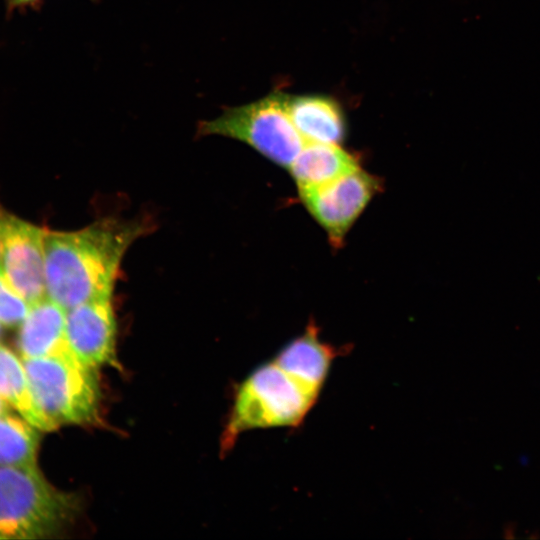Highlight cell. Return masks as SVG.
I'll list each match as a JSON object with an SVG mask.
<instances>
[{"mask_svg": "<svg viewBox=\"0 0 540 540\" xmlns=\"http://www.w3.org/2000/svg\"><path fill=\"white\" fill-rule=\"evenodd\" d=\"M30 306L10 286L0 269V324L7 328L20 326L26 318Z\"/></svg>", "mask_w": 540, "mask_h": 540, "instance_id": "15", "label": "cell"}, {"mask_svg": "<svg viewBox=\"0 0 540 540\" xmlns=\"http://www.w3.org/2000/svg\"><path fill=\"white\" fill-rule=\"evenodd\" d=\"M322 389L274 359L259 366L237 391L227 441L249 429L298 427L316 404Z\"/></svg>", "mask_w": 540, "mask_h": 540, "instance_id": "3", "label": "cell"}, {"mask_svg": "<svg viewBox=\"0 0 540 540\" xmlns=\"http://www.w3.org/2000/svg\"><path fill=\"white\" fill-rule=\"evenodd\" d=\"M149 229L147 220L104 218L76 231L47 230V297L65 310L112 297L126 252Z\"/></svg>", "mask_w": 540, "mask_h": 540, "instance_id": "1", "label": "cell"}, {"mask_svg": "<svg viewBox=\"0 0 540 540\" xmlns=\"http://www.w3.org/2000/svg\"><path fill=\"white\" fill-rule=\"evenodd\" d=\"M21 358L71 352L66 337V310L48 297L30 306L16 339Z\"/></svg>", "mask_w": 540, "mask_h": 540, "instance_id": "9", "label": "cell"}, {"mask_svg": "<svg viewBox=\"0 0 540 540\" xmlns=\"http://www.w3.org/2000/svg\"><path fill=\"white\" fill-rule=\"evenodd\" d=\"M66 337L73 355L98 368L116 363V319L112 297L85 302L66 310Z\"/></svg>", "mask_w": 540, "mask_h": 540, "instance_id": "8", "label": "cell"}, {"mask_svg": "<svg viewBox=\"0 0 540 540\" xmlns=\"http://www.w3.org/2000/svg\"><path fill=\"white\" fill-rule=\"evenodd\" d=\"M359 167L340 144L305 142L288 171L299 190L327 184Z\"/></svg>", "mask_w": 540, "mask_h": 540, "instance_id": "11", "label": "cell"}, {"mask_svg": "<svg viewBox=\"0 0 540 540\" xmlns=\"http://www.w3.org/2000/svg\"><path fill=\"white\" fill-rule=\"evenodd\" d=\"M46 232L47 229L7 211L1 224V271L10 286L30 305L47 297Z\"/></svg>", "mask_w": 540, "mask_h": 540, "instance_id": "7", "label": "cell"}, {"mask_svg": "<svg viewBox=\"0 0 540 540\" xmlns=\"http://www.w3.org/2000/svg\"><path fill=\"white\" fill-rule=\"evenodd\" d=\"M381 188L378 177L359 167L327 184L298 191L301 202L324 229L330 244L339 248L352 225Z\"/></svg>", "mask_w": 540, "mask_h": 540, "instance_id": "6", "label": "cell"}, {"mask_svg": "<svg viewBox=\"0 0 540 540\" xmlns=\"http://www.w3.org/2000/svg\"><path fill=\"white\" fill-rule=\"evenodd\" d=\"M14 2H17V3H27V2H31V1H34V0H13Z\"/></svg>", "mask_w": 540, "mask_h": 540, "instance_id": "18", "label": "cell"}, {"mask_svg": "<svg viewBox=\"0 0 540 540\" xmlns=\"http://www.w3.org/2000/svg\"><path fill=\"white\" fill-rule=\"evenodd\" d=\"M343 349L323 342L317 325L311 322L273 359L282 367L323 388L334 359L342 354Z\"/></svg>", "mask_w": 540, "mask_h": 540, "instance_id": "12", "label": "cell"}, {"mask_svg": "<svg viewBox=\"0 0 540 540\" xmlns=\"http://www.w3.org/2000/svg\"><path fill=\"white\" fill-rule=\"evenodd\" d=\"M10 405L0 396V416L10 413Z\"/></svg>", "mask_w": 540, "mask_h": 540, "instance_id": "16", "label": "cell"}, {"mask_svg": "<svg viewBox=\"0 0 540 540\" xmlns=\"http://www.w3.org/2000/svg\"><path fill=\"white\" fill-rule=\"evenodd\" d=\"M2 335H3V329H2V325L0 324V340L2 338Z\"/></svg>", "mask_w": 540, "mask_h": 540, "instance_id": "19", "label": "cell"}, {"mask_svg": "<svg viewBox=\"0 0 540 540\" xmlns=\"http://www.w3.org/2000/svg\"><path fill=\"white\" fill-rule=\"evenodd\" d=\"M6 211L4 208L0 205V269H1V253H2V243H1V224L4 218Z\"/></svg>", "mask_w": 540, "mask_h": 540, "instance_id": "17", "label": "cell"}, {"mask_svg": "<svg viewBox=\"0 0 540 540\" xmlns=\"http://www.w3.org/2000/svg\"><path fill=\"white\" fill-rule=\"evenodd\" d=\"M33 400L49 431L97 420L100 387L96 369L72 352L22 358Z\"/></svg>", "mask_w": 540, "mask_h": 540, "instance_id": "4", "label": "cell"}, {"mask_svg": "<svg viewBox=\"0 0 540 540\" xmlns=\"http://www.w3.org/2000/svg\"><path fill=\"white\" fill-rule=\"evenodd\" d=\"M287 99L288 94L273 91L257 101L226 109L219 117L203 121L198 132L241 141L288 170L305 141L289 116Z\"/></svg>", "mask_w": 540, "mask_h": 540, "instance_id": "5", "label": "cell"}, {"mask_svg": "<svg viewBox=\"0 0 540 540\" xmlns=\"http://www.w3.org/2000/svg\"><path fill=\"white\" fill-rule=\"evenodd\" d=\"M0 396L38 430L49 431L33 400L23 362L10 348L2 344H0Z\"/></svg>", "mask_w": 540, "mask_h": 540, "instance_id": "13", "label": "cell"}, {"mask_svg": "<svg viewBox=\"0 0 540 540\" xmlns=\"http://www.w3.org/2000/svg\"><path fill=\"white\" fill-rule=\"evenodd\" d=\"M38 431L23 417L0 416V466L36 467Z\"/></svg>", "mask_w": 540, "mask_h": 540, "instance_id": "14", "label": "cell"}, {"mask_svg": "<svg viewBox=\"0 0 540 540\" xmlns=\"http://www.w3.org/2000/svg\"><path fill=\"white\" fill-rule=\"evenodd\" d=\"M78 510L76 495L55 488L37 466H0V539L54 537Z\"/></svg>", "mask_w": 540, "mask_h": 540, "instance_id": "2", "label": "cell"}, {"mask_svg": "<svg viewBox=\"0 0 540 540\" xmlns=\"http://www.w3.org/2000/svg\"><path fill=\"white\" fill-rule=\"evenodd\" d=\"M287 109L305 142L340 144L345 139V115L340 104L333 98L288 94Z\"/></svg>", "mask_w": 540, "mask_h": 540, "instance_id": "10", "label": "cell"}]
</instances>
